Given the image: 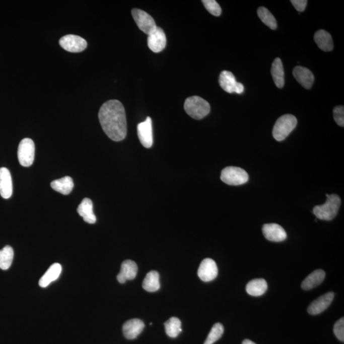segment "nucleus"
I'll use <instances>...</instances> for the list:
<instances>
[{
    "mask_svg": "<svg viewBox=\"0 0 344 344\" xmlns=\"http://www.w3.org/2000/svg\"><path fill=\"white\" fill-rule=\"evenodd\" d=\"M98 117L103 131L113 141H122L126 138V112L124 106L119 101L112 100L103 103Z\"/></svg>",
    "mask_w": 344,
    "mask_h": 344,
    "instance_id": "obj_1",
    "label": "nucleus"
},
{
    "mask_svg": "<svg viewBox=\"0 0 344 344\" xmlns=\"http://www.w3.org/2000/svg\"><path fill=\"white\" fill-rule=\"evenodd\" d=\"M326 203L315 207L313 213L319 220L331 221L337 215L341 205V199L337 194H326Z\"/></svg>",
    "mask_w": 344,
    "mask_h": 344,
    "instance_id": "obj_2",
    "label": "nucleus"
},
{
    "mask_svg": "<svg viewBox=\"0 0 344 344\" xmlns=\"http://www.w3.org/2000/svg\"><path fill=\"white\" fill-rule=\"evenodd\" d=\"M184 107L187 114L196 120L203 119L211 111V106L208 102L198 96L187 98L185 101Z\"/></svg>",
    "mask_w": 344,
    "mask_h": 344,
    "instance_id": "obj_3",
    "label": "nucleus"
},
{
    "mask_svg": "<svg viewBox=\"0 0 344 344\" xmlns=\"http://www.w3.org/2000/svg\"><path fill=\"white\" fill-rule=\"evenodd\" d=\"M297 125V119L292 114H285L279 117L274 125L272 134L277 141L285 140L294 130Z\"/></svg>",
    "mask_w": 344,
    "mask_h": 344,
    "instance_id": "obj_4",
    "label": "nucleus"
},
{
    "mask_svg": "<svg viewBox=\"0 0 344 344\" xmlns=\"http://www.w3.org/2000/svg\"><path fill=\"white\" fill-rule=\"evenodd\" d=\"M221 179L230 186H239L248 181L249 175L241 168L228 167L221 172Z\"/></svg>",
    "mask_w": 344,
    "mask_h": 344,
    "instance_id": "obj_5",
    "label": "nucleus"
},
{
    "mask_svg": "<svg viewBox=\"0 0 344 344\" xmlns=\"http://www.w3.org/2000/svg\"><path fill=\"white\" fill-rule=\"evenodd\" d=\"M35 144L31 139L22 140L19 144L18 157L21 165L28 167L32 165L35 160Z\"/></svg>",
    "mask_w": 344,
    "mask_h": 344,
    "instance_id": "obj_6",
    "label": "nucleus"
},
{
    "mask_svg": "<svg viewBox=\"0 0 344 344\" xmlns=\"http://www.w3.org/2000/svg\"><path fill=\"white\" fill-rule=\"evenodd\" d=\"M131 14L140 30L143 31L146 35H150L157 28L155 21L152 17L143 10L133 9L132 10Z\"/></svg>",
    "mask_w": 344,
    "mask_h": 344,
    "instance_id": "obj_7",
    "label": "nucleus"
},
{
    "mask_svg": "<svg viewBox=\"0 0 344 344\" xmlns=\"http://www.w3.org/2000/svg\"><path fill=\"white\" fill-rule=\"evenodd\" d=\"M219 83L221 88L228 93H237L240 95L244 93V86L242 83L236 81L234 75L232 72L224 71L220 74Z\"/></svg>",
    "mask_w": 344,
    "mask_h": 344,
    "instance_id": "obj_8",
    "label": "nucleus"
},
{
    "mask_svg": "<svg viewBox=\"0 0 344 344\" xmlns=\"http://www.w3.org/2000/svg\"><path fill=\"white\" fill-rule=\"evenodd\" d=\"M59 45L64 50L71 52H81L86 49L88 43L79 36L68 35L59 40Z\"/></svg>",
    "mask_w": 344,
    "mask_h": 344,
    "instance_id": "obj_9",
    "label": "nucleus"
},
{
    "mask_svg": "<svg viewBox=\"0 0 344 344\" xmlns=\"http://www.w3.org/2000/svg\"><path fill=\"white\" fill-rule=\"evenodd\" d=\"M137 133L142 145L146 148H151L153 144L152 119L147 117L145 121L137 125Z\"/></svg>",
    "mask_w": 344,
    "mask_h": 344,
    "instance_id": "obj_10",
    "label": "nucleus"
},
{
    "mask_svg": "<svg viewBox=\"0 0 344 344\" xmlns=\"http://www.w3.org/2000/svg\"><path fill=\"white\" fill-rule=\"evenodd\" d=\"M218 268L216 262L211 258L204 259L198 270L199 279L204 282H210L217 278Z\"/></svg>",
    "mask_w": 344,
    "mask_h": 344,
    "instance_id": "obj_11",
    "label": "nucleus"
},
{
    "mask_svg": "<svg viewBox=\"0 0 344 344\" xmlns=\"http://www.w3.org/2000/svg\"><path fill=\"white\" fill-rule=\"evenodd\" d=\"M148 45L149 49L155 53L160 52L165 49L167 37L162 28L157 26L155 31L148 35Z\"/></svg>",
    "mask_w": 344,
    "mask_h": 344,
    "instance_id": "obj_12",
    "label": "nucleus"
},
{
    "mask_svg": "<svg viewBox=\"0 0 344 344\" xmlns=\"http://www.w3.org/2000/svg\"><path fill=\"white\" fill-rule=\"evenodd\" d=\"M264 237L269 241L280 242L287 238L286 231L278 224H265L262 228Z\"/></svg>",
    "mask_w": 344,
    "mask_h": 344,
    "instance_id": "obj_13",
    "label": "nucleus"
},
{
    "mask_svg": "<svg viewBox=\"0 0 344 344\" xmlns=\"http://www.w3.org/2000/svg\"><path fill=\"white\" fill-rule=\"evenodd\" d=\"M334 297H335V294L333 292H329L321 295L309 305L307 309L308 312L310 315L321 314L330 305L331 302H333Z\"/></svg>",
    "mask_w": 344,
    "mask_h": 344,
    "instance_id": "obj_14",
    "label": "nucleus"
},
{
    "mask_svg": "<svg viewBox=\"0 0 344 344\" xmlns=\"http://www.w3.org/2000/svg\"><path fill=\"white\" fill-rule=\"evenodd\" d=\"M138 267L135 262L127 259L122 262L121 271L117 276V281L121 284H124L127 280H133L136 278Z\"/></svg>",
    "mask_w": 344,
    "mask_h": 344,
    "instance_id": "obj_15",
    "label": "nucleus"
},
{
    "mask_svg": "<svg viewBox=\"0 0 344 344\" xmlns=\"http://www.w3.org/2000/svg\"><path fill=\"white\" fill-rule=\"evenodd\" d=\"M13 180L7 168H0V194L2 198L9 199L13 194Z\"/></svg>",
    "mask_w": 344,
    "mask_h": 344,
    "instance_id": "obj_16",
    "label": "nucleus"
},
{
    "mask_svg": "<svg viewBox=\"0 0 344 344\" xmlns=\"http://www.w3.org/2000/svg\"><path fill=\"white\" fill-rule=\"evenodd\" d=\"M293 74L296 80L303 87L307 89V90L312 88L314 82V76L310 70L303 66H296L293 69Z\"/></svg>",
    "mask_w": 344,
    "mask_h": 344,
    "instance_id": "obj_17",
    "label": "nucleus"
},
{
    "mask_svg": "<svg viewBox=\"0 0 344 344\" xmlns=\"http://www.w3.org/2000/svg\"><path fill=\"white\" fill-rule=\"evenodd\" d=\"M144 326L145 324L142 320L130 319L125 322L122 327V331H123L125 337L129 340H132V339L136 338L142 333Z\"/></svg>",
    "mask_w": 344,
    "mask_h": 344,
    "instance_id": "obj_18",
    "label": "nucleus"
},
{
    "mask_svg": "<svg viewBox=\"0 0 344 344\" xmlns=\"http://www.w3.org/2000/svg\"><path fill=\"white\" fill-rule=\"evenodd\" d=\"M78 213L85 222L89 224L96 223V218L94 214L93 201L91 199L86 198L83 199L78 207Z\"/></svg>",
    "mask_w": 344,
    "mask_h": 344,
    "instance_id": "obj_19",
    "label": "nucleus"
},
{
    "mask_svg": "<svg viewBox=\"0 0 344 344\" xmlns=\"http://www.w3.org/2000/svg\"><path fill=\"white\" fill-rule=\"evenodd\" d=\"M326 273L323 270L318 269L308 276L302 283V288L304 290H310L317 287L323 282Z\"/></svg>",
    "mask_w": 344,
    "mask_h": 344,
    "instance_id": "obj_20",
    "label": "nucleus"
},
{
    "mask_svg": "<svg viewBox=\"0 0 344 344\" xmlns=\"http://www.w3.org/2000/svg\"><path fill=\"white\" fill-rule=\"evenodd\" d=\"M314 41L319 49L323 51L329 52L333 49V42L331 36L325 30L317 31L314 35Z\"/></svg>",
    "mask_w": 344,
    "mask_h": 344,
    "instance_id": "obj_21",
    "label": "nucleus"
},
{
    "mask_svg": "<svg viewBox=\"0 0 344 344\" xmlns=\"http://www.w3.org/2000/svg\"><path fill=\"white\" fill-rule=\"evenodd\" d=\"M62 271L61 264L59 263L52 264L49 267L46 272L40 279L39 285L40 287L46 288L52 283L53 281L57 280L60 276Z\"/></svg>",
    "mask_w": 344,
    "mask_h": 344,
    "instance_id": "obj_22",
    "label": "nucleus"
},
{
    "mask_svg": "<svg viewBox=\"0 0 344 344\" xmlns=\"http://www.w3.org/2000/svg\"><path fill=\"white\" fill-rule=\"evenodd\" d=\"M271 76L277 87L283 88L285 85V71L282 61L280 58L275 59L273 62L271 68Z\"/></svg>",
    "mask_w": 344,
    "mask_h": 344,
    "instance_id": "obj_23",
    "label": "nucleus"
},
{
    "mask_svg": "<svg viewBox=\"0 0 344 344\" xmlns=\"http://www.w3.org/2000/svg\"><path fill=\"white\" fill-rule=\"evenodd\" d=\"M268 285L263 279H256L250 281L246 286V292L252 297H259L266 292Z\"/></svg>",
    "mask_w": 344,
    "mask_h": 344,
    "instance_id": "obj_24",
    "label": "nucleus"
},
{
    "mask_svg": "<svg viewBox=\"0 0 344 344\" xmlns=\"http://www.w3.org/2000/svg\"><path fill=\"white\" fill-rule=\"evenodd\" d=\"M52 188L64 195H68L74 187L73 179L71 177L66 176L57 179L50 183Z\"/></svg>",
    "mask_w": 344,
    "mask_h": 344,
    "instance_id": "obj_25",
    "label": "nucleus"
},
{
    "mask_svg": "<svg viewBox=\"0 0 344 344\" xmlns=\"http://www.w3.org/2000/svg\"><path fill=\"white\" fill-rule=\"evenodd\" d=\"M143 287L148 292H155L160 290V275L158 271H151L144 279Z\"/></svg>",
    "mask_w": 344,
    "mask_h": 344,
    "instance_id": "obj_26",
    "label": "nucleus"
},
{
    "mask_svg": "<svg viewBox=\"0 0 344 344\" xmlns=\"http://www.w3.org/2000/svg\"><path fill=\"white\" fill-rule=\"evenodd\" d=\"M166 333L170 337L175 338L182 331L181 321L177 317H171L165 322Z\"/></svg>",
    "mask_w": 344,
    "mask_h": 344,
    "instance_id": "obj_27",
    "label": "nucleus"
},
{
    "mask_svg": "<svg viewBox=\"0 0 344 344\" xmlns=\"http://www.w3.org/2000/svg\"><path fill=\"white\" fill-rule=\"evenodd\" d=\"M14 259V250L9 245L0 250V268L6 270L11 267Z\"/></svg>",
    "mask_w": 344,
    "mask_h": 344,
    "instance_id": "obj_28",
    "label": "nucleus"
},
{
    "mask_svg": "<svg viewBox=\"0 0 344 344\" xmlns=\"http://www.w3.org/2000/svg\"><path fill=\"white\" fill-rule=\"evenodd\" d=\"M257 15H258L262 22L271 30H276L278 27L276 18L265 7H259L257 9Z\"/></svg>",
    "mask_w": 344,
    "mask_h": 344,
    "instance_id": "obj_29",
    "label": "nucleus"
},
{
    "mask_svg": "<svg viewBox=\"0 0 344 344\" xmlns=\"http://www.w3.org/2000/svg\"><path fill=\"white\" fill-rule=\"evenodd\" d=\"M224 327L221 323L214 324L204 344H213L223 335Z\"/></svg>",
    "mask_w": 344,
    "mask_h": 344,
    "instance_id": "obj_30",
    "label": "nucleus"
},
{
    "mask_svg": "<svg viewBox=\"0 0 344 344\" xmlns=\"http://www.w3.org/2000/svg\"><path fill=\"white\" fill-rule=\"evenodd\" d=\"M202 3L212 15L214 16H220L221 15L222 11H221L220 5L215 0H203L202 1Z\"/></svg>",
    "mask_w": 344,
    "mask_h": 344,
    "instance_id": "obj_31",
    "label": "nucleus"
},
{
    "mask_svg": "<svg viewBox=\"0 0 344 344\" xmlns=\"http://www.w3.org/2000/svg\"><path fill=\"white\" fill-rule=\"evenodd\" d=\"M334 333L336 338L341 341H344V318L341 317L335 322L333 328Z\"/></svg>",
    "mask_w": 344,
    "mask_h": 344,
    "instance_id": "obj_32",
    "label": "nucleus"
},
{
    "mask_svg": "<svg viewBox=\"0 0 344 344\" xmlns=\"http://www.w3.org/2000/svg\"><path fill=\"white\" fill-rule=\"evenodd\" d=\"M333 117L336 123L339 126H344V107L343 106H337L334 108Z\"/></svg>",
    "mask_w": 344,
    "mask_h": 344,
    "instance_id": "obj_33",
    "label": "nucleus"
},
{
    "mask_svg": "<svg viewBox=\"0 0 344 344\" xmlns=\"http://www.w3.org/2000/svg\"><path fill=\"white\" fill-rule=\"evenodd\" d=\"M291 3L299 13L304 11L307 5V0H292Z\"/></svg>",
    "mask_w": 344,
    "mask_h": 344,
    "instance_id": "obj_34",
    "label": "nucleus"
},
{
    "mask_svg": "<svg viewBox=\"0 0 344 344\" xmlns=\"http://www.w3.org/2000/svg\"><path fill=\"white\" fill-rule=\"evenodd\" d=\"M242 344H256L253 341L248 340V339H246V340H245L243 341V342Z\"/></svg>",
    "mask_w": 344,
    "mask_h": 344,
    "instance_id": "obj_35",
    "label": "nucleus"
}]
</instances>
